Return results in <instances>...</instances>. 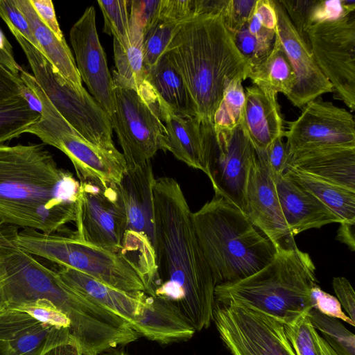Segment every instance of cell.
I'll return each instance as SVG.
<instances>
[{"mask_svg":"<svg viewBox=\"0 0 355 355\" xmlns=\"http://www.w3.org/2000/svg\"><path fill=\"white\" fill-rule=\"evenodd\" d=\"M315 266L297 247L276 248L272 261L254 274L216 286V302L261 311L284 324L313 309L311 289L317 285Z\"/></svg>","mask_w":355,"mask_h":355,"instance_id":"6","label":"cell"},{"mask_svg":"<svg viewBox=\"0 0 355 355\" xmlns=\"http://www.w3.org/2000/svg\"><path fill=\"white\" fill-rule=\"evenodd\" d=\"M75 223L77 230L73 234L82 241L112 252L130 254L123 247L127 218L118 185L80 182Z\"/></svg>","mask_w":355,"mask_h":355,"instance_id":"12","label":"cell"},{"mask_svg":"<svg viewBox=\"0 0 355 355\" xmlns=\"http://www.w3.org/2000/svg\"><path fill=\"white\" fill-rule=\"evenodd\" d=\"M287 338L296 355H322L308 313L290 324H284Z\"/></svg>","mask_w":355,"mask_h":355,"instance_id":"36","label":"cell"},{"mask_svg":"<svg viewBox=\"0 0 355 355\" xmlns=\"http://www.w3.org/2000/svg\"><path fill=\"white\" fill-rule=\"evenodd\" d=\"M282 138H277L263 150H255L275 180L283 175L288 164V149Z\"/></svg>","mask_w":355,"mask_h":355,"instance_id":"43","label":"cell"},{"mask_svg":"<svg viewBox=\"0 0 355 355\" xmlns=\"http://www.w3.org/2000/svg\"><path fill=\"white\" fill-rule=\"evenodd\" d=\"M248 78L253 85L262 91L277 96L282 93L288 97L295 84V76L278 36L266 58L250 69Z\"/></svg>","mask_w":355,"mask_h":355,"instance_id":"28","label":"cell"},{"mask_svg":"<svg viewBox=\"0 0 355 355\" xmlns=\"http://www.w3.org/2000/svg\"><path fill=\"white\" fill-rule=\"evenodd\" d=\"M242 124L255 150L266 149L284 137V121L275 95L255 85L246 87Z\"/></svg>","mask_w":355,"mask_h":355,"instance_id":"24","label":"cell"},{"mask_svg":"<svg viewBox=\"0 0 355 355\" xmlns=\"http://www.w3.org/2000/svg\"><path fill=\"white\" fill-rule=\"evenodd\" d=\"M97 2L104 17L103 31L113 35L121 45L128 44L130 40L128 0H98Z\"/></svg>","mask_w":355,"mask_h":355,"instance_id":"35","label":"cell"},{"mask_svg":"<svg viewBox=\"0 0 355 355\" xmlns=\"http://www.w3.org/2000/svg\"><path fill=\"white\" fill-rule=\"evenodd\" d=\"M21 96L25 99L30 109L41 116L43 110L42 103L35 92L24 84L21 89Z\"/></svg>","mask_w":355,"mask_h":355,"instance_id":"52","label":"cell"},{"mask_svg":"<svg viewBox=\"0 0 355 355\" xmlns=\"http://www.w3.org/2000/svg\"><path fill=\"white\" fill-rule=\"evenodd\" d=\"M308 44L318 67L333 87L335 98L355 108V12L311 26Z\"/></svg>","mask_w":355,"mask_h":355,"instance_id":"11","label":"cell"},{"mask_svg":"<svg viewBox=\"0 0 355 355\" xmlns=\"http://www.w3.org/2000/svg\"><path fill=\"white\" fill-rule=\"evenodd\" d=\"M277 15L276 35L288 58L295 84L287 97L296 107H303L325 93L334 92L330 82L322 73L309 45L291 23L278 0H272Z\"/></svg>","mask_w":355,"mask_h":355,"instance_id":"17","label":"cell"},{"mask_svg":"<svg viewBox=\"0 0 355 355\" xmlns=\"http://www.w3.org/2000/svg\"><path fill=\"white\" fill-rule=\"evenodd\" d=\"M7 26L23 50L37 84L73 129L101 148L118 150L112 140L110 116L93 96L85 89H77L12 25Z\"/></svg>","mask_w":355,"mask_h":355,"instance_id":"8","label":"cell"},{"mask_svg":"<svg viewBox=\"0 0 355 355\" xmlns=\"http://www.w3.org/2000/svg\"><path fill=\"white\" fill-rule=\"evenodd\" d=\"M40 20L58 39H64L56 18L54 6L51 0H29Z\"/></svg>","mask_w":355,"mask_h":355,"instance_id":"48","label":"cell"},{"mask_svg":"<svg viewBox=\"0 0 355 355\" xmlns=\"http://www.w3.org/2000/svg\"><path fill=\"white\" fill-rule=\"evenodd\" d=\"M57 271L71 288L118 315L132 329L144 313L148 296L146 293H130L120 291L67 267L59 266Z\"/></svg>","mask_w":355,"mask_h":355,"instance_id":"21","label":"cell"},{"mask_svg":"<svg viewBox=\"0 0 355 355\" xmlns=\"http://www.w3.org/2000/svg\"><path fill=\"white\" fill-rule=\"evenodd\" d=\"M17 227L0 220V311L47 300L69 320V334L86 355H97L121 339L125 322L87 299L15 242Z\"/></svg>","mask_w":355,"mask_h":355,"instance_id":"2","label":"cell"},{"mask_svg":"<svg viewBox=\"0 0 355 355\" xmlns=\"http://www.w3.org/2000/svg\"><path fill=\"white\" fill-rule=\"evenodd\" d=\"M114 110L110 116L126 168L148 162L163 150L165 126L157 96L148 85L138 91L114 76Z\"/></svg>","mask_w":355,"mask_h":355,"instance_id":"9","label":"cell"},{"mask_svg":"<svg viewBox=\"0 0 355 355\" xmlns=\"http://www.w3.org/2000/svg\"><path fill=\"white\" fill-rule=\"evenodd\" d=\"M130 28V42L128 44L122 46L117 40H113L116 68L113 76L139 91L148 85L142 51L144 33L137 28Z\"/></svg>","mask_w":355,"mask_h":355,"instance_id":"30","label":"cell"},{"mask_svg":"<svg viewBox=\"0 0 355 355\" xmlns=\"http://www.w3.org/2000/svg\"><path fill=\"white\" fill-rule=\"evenodd\" d=\"M51 146L69 157L80 182L115 187L126 170L122 153L101 148L78 135H63Z\"/></svg>","mask_w":355,"mask_h":355,"instance_id":"20","label":"cell"},{"mask_svg":"<svg viewBox=\"0 0 355 355\" xmlns=\"http://www.w3.org/2000/svg\"><path fill=\"white\" fill-rule=\"evenodd\" d=\"M313 328L338 355H355V337L338 319L324 315L315 309L308 313Z\"/></svg>","mask_w":355,"mask_h":355,"instance_id":"34","label":"cell"},{"mask_svg":"<svg viewBox=\"0 0 355 355\" xmlns=\"http://www.w3.org/2000/svg\"><path fill=\"white\" fill-rule=\"evenodd\" d=\"M315 338L322 355H338L329 344L318 334L317 331L315 332Z\"/></svg>","mask_w":355,"mask_h":355,"instance_id":"53","label":"cell"},{"mask_svg":"<svg viewBox=\"0 0 355 355\" xmlns=\"http://www.w3.org/2000/svg\"><path fill=\"white\" fill-rule=\"evenodd\" d=\"M145 78L157 96L160 113L197 117L184 80L166 54L146 71Z\"/></svg>","mask_w":355,"mask_h":355,"instance_id":"26","label":"cell"},{"mask_svg":"<svg viewBox=\"0 0 355 355\" xmlns=\"http://www.w3.org/2000/svg\"><path fill=\"white\" fill-rule=\"evenodd\" d=\"M240 78L225 84L222 99L215 111L213 124L215 131L231 130L242 123L245 94Z\"/></svg>","mask_w":355,"mask_h":355,"instance_id":"32","label":"cell"},{"mask_svg":"<svg viewBox=\"0 0 355 355\" xmlns=\"http://www.w3.org/2000/svg\"><path fill=\"white\" fill-rule=\"evenodd\" d=\"M285 130L288 153L313 149L355 148V122L352 113L331 102L315 99L302 109Z\"/></svg>","mask_w":355,"mask_h":355,"instance_id":"14","label":"cell"},{"mask_svg":"<svg viewBox=\"0 0 355 355\" xmlns=\"http://www.w3.org/2000/svg\"><path fill=\"white\" fill-rule=\"evenodd\" d=\"M35 355H86L65 327H53Z\"/></svg>","mask_w":355,"mask_h":355,"instance_id":"41","label":"cell"},{"mask_svg":"<svg viewBox=\"0 0 355 355\" xmlns=\"http://www.w3.org/2000/svg\"><path fill=\"white\" fill-rule=\"evenodd\" d=\"M69 39L81 80L110 116L114 110L113 79L97 33L94 6L87 8L72 26Z\"/></svg>","mask_w":355,"mask_h":355,"instance_id":"16","label":"cell"},{"mask_svg":"<svg viewBox=\"0 0 355 355\" xmlns=\"http://www.w3.org/2000/svg\"><path fill=\"white\" fill-rule=\"evenodd\" d=\"M245 214L275 248L297 247L282 212L275 180L257 156L248 184Z\"/></svg>","mask_w":355,"mask_h":355,"instance_id":"18","label":"cell"},{"mask_svg":"<svg viewBox=\"0 0 355 355\" xmlns=\"http://www.w3.org/2000/svg\"><path fill=\"white\" fill-rule=\"evenodd\" d=\"M155 179L150 161L126 168L118 184L127 218L123 247L152 263H155L153 196Z\"/></svg>","mask_w":355,"mask_h":355,"instance_id":"15","label":"cell"},{"mask_svg":"<svg viewBox=\"0 0 355 355\" xmlns=\"http://www.w3.org/2000/svg\"><path fill=\"white\" fill-rule=\"evenodd\" d=\"M257 38L274 43L277 15L272 0H257L253 13L245 25Z\"/></svg>","mask_w":355,"mask_h":355,"instance_id":"37","label":"cell"},{"mask_svg":"<svg viewBox=\"0 0 355 355\" xmlns=\"http://www.w3.org/2000/svg\"><path fill=\"white\" fill-rule=\"evenodd\" d=\"M161 116L165 126L163 150L208 175L216 144L213 123L168 112H162Z\"/></svg>","mask_w":355,"mask_h":355,"instance_id":"19","label":"cell"},{"mask_svg":"<svg viewBox=\"0 0 355 355\" xmlns=\"http://www.w3.org/2000/svg\"><path fill=\"white\" fill-rule=\"evenodd\" d=\"M239 53L246 60L251 69L263 61L269 55L273 43L257 38L248 31L246 26L232 35Z\"/></svg>","mask_w":355,"mask_h":355,"instance_id":"38","label":"cell"},{"mask_svg":"<svg viewBox=\"0 0 355 355\" xmlns=\"http://www.w3.org/2000/svg\"><path fill=\"white\" fill-rule=\"evenodd\" d=\"M17 7L24 15L41 49L58 73L77 89H85L75 60L65 39L60 40L40 20L29 0H15Z\"/></svg>","mask_w":355,"mask_h":355,"instance_id":"27","label":"cell"},{"mask_svg":"<svg viewBox=\"0 0 355 355\" xmlns=\"http://www.w3.org/2000/svg\"><path fill=\"white\" fill-rule=\"evenodd\" d=\"M98 355H132L122 350H110Z\"/></svg>","mask_w":355,"mask_h":355,"instance_id":"54","label":"cell"},{"mask_svg":"<svg viewBox=\"0 0 355 355\" xmlns=\"http://www.w3.org/2000/svg\"><path fill=\"white\" fill-rule=\"evenodd\" d=\"M0 17L12 25L25 39L41 52L24 15L17 7L15 0H0Z\"/></svg>","mask_w":355,"mask_h":355,"instance_id":"45","label":"cell"},{"mask_svg":"<svg viewBox=\"0 0 355 355\" xmlns=\"http://www.w3.org/2000/svg\"><path fill=\"white\" fill-rule=\"evenodd\" d=\"M213 321L232 355H296L284 324L261 311L216 302Z\"/></svg>","mask_w":355,"mask_h":355,"instance_id":"10","label":"cell"},{"mask_svg":"<svg viewBox=\"0 0 355 355\" xmlns=\"http://www.w3.org/2000/svg\"><path fill=\"white\" fill-rule=\"evenodd\" d=\"M278 1L298 33L308 44L306 34L309 28L314 24L318 0Z\"/></svg>","mask_w":355,"mask_h":355,"instance_id":"39","label":"cell"},{"mask_svg":"<svg viewBox=\"0 0 355 355\" xmlns=\"http://www.w3.org/2000/svg\"><path fill=\"white\" fill-rule=\"evenodd\" d=\"M40 116L30 109L21 94L0 100V144L25 133Z\"/></svg>","mask_w":355,"mask_h":355,"instance_id":"31","label":"cell"},{"mask_svg":"<svg viewBox=\"0 0 355 355\" xmlns=\"http://www.w3.org/2000/svg\"><path fill=\"white\" fill-rule=\"evenodd\" d=\"M191 216L216 285L254 274L276 253L272 242L257 231L245 214L220 196L214 195Z\"/></svg>","mask_w":355,"mask_h":355,"instance_id":"5","label":"cell"},{"mask_svg":"<svg viewBox=\"0 0 355 355\" xmlns=\"http://www.w3.org/2000/svg\"><path fill=\"white\" fill-rule=\"evenodd\" d=\"M332 284L337 299L349 318L355 322V293L350 282L345 277H336Z\"/></svg>","mask_w":355,"mask_h":355,"instance_id":"47","label":"cell"},{"mask_svg":"<svg viewBox=\"0 0 355 355\" xmlns=\"http://www.w3.org/2000/svg\"><path fill=\"white\" fill-rule=\"evenodd\" d=\"M24 83L17 76L0 64V100L21 94Z\"/></svg>","mask_w":355,"mask_h":355,"instance_id":"49","label":"cell"},{"mask_svg":"<svg viewBox=\"0 0 355 355\" xmlns=\"http://www.w3.org/2000/svg\"><path fill=\"white\" fill-rule=\"evenodd\" d=\"M52 328L25 312L0 311V355H35Z\"/></svg>","mask_w":355,"mask_h":355,"instance_id":"25","label":"cell"},{"mask_svg":"<svg viewBox=\"0 0 355 355\" xmlns=\"http://www.w3.org/2000/svg\"><path fill=\"white\" fill-rule=\"evenodd\" d=\"M284 174L318 198L341 222L355 223V192L291 167Z\"/></svg>","mask_w":355,"mask_h":355,"instance_id":"29","label":"cell"},{"mask_svg":"<svg viewBox=\"0 0 355 355\" xmlns=\"http://www.w3.org/2000/svg\"><path fill=\"white\" fill-rule=\"evenodd\" d=\"M215 132L216 145L207 177L216 196L245 214L248 184L257 160L255 149L242 123Z\"/></svg>","mask_w":355,"mask_h":355,"instance_id":"13","label":"cell"},{"mask_svg":"<svg viewBox=\"0 0 355 355\" xmlns=\"http://www.w3.org/2000/svg\"><path fill=\"white\" fill-rule=\"evenodd\" d=\"M282 212L293 236L341 220L314 195L286 174L275 180Z\"/></svg>","mask_w":355,"mask_h":355,"instance_id":"22","label":"cell"},{"mask_svg":"<svg viewBox=\"0 0 355 355\" xmlns=\"http://www.w3.org/2000/svg\"><path fill=\"white\" fill-rule=\"evenodd\" d=\"M15 240L21 249L35 257L81 272L120 291L148 294L146 272L130 254L97 247L73 233L67 236L23 229L16 231Z\"/></svg>","mask_w":355,"mask_h":355,"instance_id":"7","label":"cell"},{"mask_svg":"<svg viewBox=\"0 0 355 355\" xmlns=\"http://www.w3.org/2000/svg\"><path fill=\"white\" fill-rule=\"evenodd\" d=\"M288 166L355 192V148L293 152L288 154Z\"/></svg>","mask_w":355,"mask_h":355,"instance_id":"23","label":"cell"},{"mask_svg":"<svg viewBox=\"0 0 355 355\" xmlns=\"http://www.w3.org/2000/svg\"><path fill=\"white\" fill-rule=\"evenodd\" d=\"M161 0L128 1L130 6V25L137 26L144 33L157 19Z\"/></svg>","mask_w":355,"mask_h":355,"instance_id":"44","label":"cell"},{"mask_svg":"<svg viewBox=\"0 0 355 355\" xmlns=\"http://www.w3.org/2000/svg\"><path fill=\"white\" fill-rule=\"evenodd\" d=\"M311 302L313 309L327 316L341 320L354 327L355 322L344 313L338 300L322 291L317 284L311 289Z\"/></svg>","mask_w":355,"mask_h":355,"instance_id":"46","label":"cell"},{"mask_svg":"<svg viewBox=\"0 0 355 355\" xmlns=\"http://www.w3.org/2000/svg\"><path fill=\"white\" fill-rule=\"evenodd\" d=\"M153 196V296L174 304L200 331L213 321L216 284L198 243L192 211L181 186L173 178H156Z\"/></svg>","mask_w":355,"mask_h":355,"instance_id":"1","label":"cell"},{"mask_svg":"<svg viewBox=\"0 0 355 355\" xmlns=\"http://www.w3.org/2000/svg\"><path fill=\"white\" fill-rule=\"evenodd\" d=\"M187 86L197 117L213 123L225 84L248 78L250 68L221 14L191 15L180 25L165 53Z\"/></svg>","mask_w":355,"mask_h":355,"instance_id":"4","label":"cell"},{"mask_svg":"<svg viewBox=\"0 0 355 355\" xmlns=\"http://www.w3.org/2000/svg\"><path fill=\"white\" fill-rule=\"evenodd\" d=\"M338 229L336 239L345 243L349 249L355 250L354 227L355 223L341 222Z\"/></svg>","mask_w":355,"mask_h":355,"instance_id":"51","label":"cell"},{"mask_svg":"<svg viewBox=\"0 0 355 355\" xmlns=\"http://www.w3.org/2000/svg\"><path fill=\"white\" fill-rule=\"evenodd\" d=\"M25 312L39 322L55 328H69L70 321L52 302L37 300L25 302L13 309Z\"/></svg>","mask_w":355,"mask_h":355,"instance_id":"40","label":"cell"},{"mask_svg":"<svg viewBox=\"0 0 355 355\" xmlns=\"http://www.w3.org/2000/svg\"><path fill=\"white\" fill-rule=\"evenodd\" d=\"M0 64L12 74L20 76L23 68L16 61L12 46L0 28Z\"/></svg>","mask_w":355,"mask_h":355,"instance_id":"50","label":"cell"},{"mask_svg":"<svg viewBox=\"0 0 355 355\" xmlns=\"http://www.w3.org/2000/svg\"><path fill=\"white\" fill-rule=\"evenodd\" d=\"M182 21L162 16L146 31L143 37L142 51L146 71L165 53L166 50Z\"/></svg>","mask_w":355,"mask_h":355,"instance_id":"33","label":"cell"},{"mask_svg":"<svg viewBox=\"0 0 355 355\" xmlns=\"http://www.w3.org/2000/svg\"><path fill=\"white\" fill-rule=\"evenodd\" d=\"M257 0H227L221 14L231 35L241 30L250 20Z\"/></svg>","mask_w":355,"mask_h":355,"instance_id":"42","label":"cell"},{"mask_svg":"<svg viewBox=\"0 0 355 355\" xmlns=\"http://www.w3.org/2000/svg\"><path fill=\"white\" fill-rule=\"evenodd\" d=\"M80 182L44 144H0V220L62 234L76 222Z\"/></svg>","mask_w":355,"mask_h":355,"instance_id":"3","label":"cell"}]
</instances>
